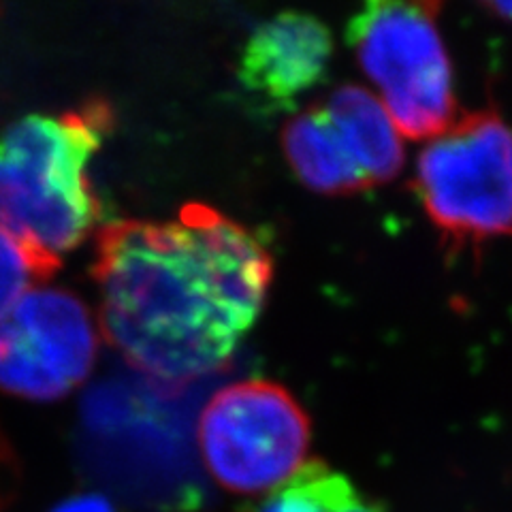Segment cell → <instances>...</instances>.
<instances>
[{
    "label": "cell",
    "instance_id": "obj_15",
    "mask_svg": "<svg viewBox=\"0 0 512 512\" xmlns=\"http://www.w3.org/2000/svg\"><path fill=\"white\" fill-rule=\"evenodd\" d=\"M487 9H489L491 13L498 15V18L512 20V3H489Z\"/></svg>",
    "mask_w": 512,
    "mask_h": 512
},
{
    "label": "cell",
    "instance_id": "obj_1",
    "mask_svg": "<svg viewBox=\"0 0 512 512\" xmlns=\"http://www.w3.org/2000/svg\"><path fill=\"white\" fill-rule=\"evenodd\" d=\"M101 325L137 372L186 382L227 363L259 318L274 265L242 224L190 203L175 220H122L99 235Z\"/></svg>",
    "mask_w": 512,
    "mask_h": 512
},
{
    "label": "cell",
    "instance_id": "obj_5",
    "mask_svg": "<svg viewBox=\"0 0 512 512\" xmlns=\"http://www.w3.org/2000/svg\"><path fill=\"white\" fill-rule=\"evenodd\" d=\"M310 436V419L297 399L267 380L220 389L197 427L207 472L235 495H261L284 485L306 463Z\"/></svg>",
    "mask_w": 512,
    "mask_h": 512
},
{
    "label": "cell",
    "instance_id": "obj_6",
    "mask_svg": "<svg viewBox=\"0 0 512 512\" xmlns=\"http://www.w3.org/2000/svg\"><path fill=\"white\" fill-rule=\"evenodd\" d=\"M96 346L82 301L58 288H30L0 323V391L54 402L88 378Z\"/></svg>",
    "mask_w": 512,
    "mask_h": 512
},
{
    "label": "cell",
    "instance_id": "obj_11",
    "mask_svg": "<svg viewBox=\"0 0 512 512\" xmlns=\"http://www.w3.org/2000/svg\"><path fill=\"white\" fill-rule=\"evenodd\" d=\"M41 280L45 278L30 256L13 239L0 233V323L30 291V284Z\"/></svg>",
    "mask_w": 512,
    "mask_h": 512
},
{
    "label": "cell",
    "instance_id": "obj_2",
    "mask_svg": "<svg viewBox=\"0 0 512 512\" xmlns=\"http://www.w3.org/2000/svg\"><path fill=\"white\" fill-rule=\"evenodd\" d=\"M111 124V107L88 101L60 116H26L0 135V233L45 280L101 220L90 163Z\"/></svg>",
    "mask_w": 512,
    "mask_h": 512
},
{
    "label": "cell",
    "instance_id": "obj_8",
    "mask_svg": "<svg viewBox=\"0 0 512 512\" xmlns=\"http://www.w3.org/2000/svg\"><path fill=\"white\" fill-rule=\"evenodd\" d=\"M325 109L346 150L372 186L389 182L402 171V133L374 92L346 84L331 92Z\"/></svg>",
    "mask_w": 512,
    "mask_h": 512
},
{
    "label": "cell",
    "instance_id": "obj_4",
    "mask_svg": "<svg viewBox=\"0 0 512 512\" xmlns=\"http://www.w3.org/2000/svg\"><path fill=\"white\" fill-rule=\"evenodd\" d=\"M414 186L448 244L512 237V128L495 111L455 120L427 141Z\"/></svg>",
    "mask_w": 512,
    "mask_h": 512
},
{
    "label": "cell",
    "instance_id": "obj_3",
    "mask_svg": "<svg viewBox=\"0 0 512 512\" xmlns=\"http://www.w3.org/2000/svg\"><path fill=\"white\" fill-rule=\"evenodd\" d=\"M436 3L374 0L352 15L346 39L380 90L397 131L434 139L457 120L453 67L438 28Z\"/></svg>",
    "mask_w": 512,
    "mask_h": 512
},
{
    "label": "cell",
    "instance_id": "obj_14",
    "mask_svg": "<svg viewBox=\"0 0 512 512\" xmlns=\"http://www.w3.org/2000/svg\"><path fill=\"white\" fill-rule=\"evenodd\" d=\"M338 512H384V510L380 508V504L365 500L361 493H357L355 498H350Z\"/></svg>",
    "mask_w": 512,
    "mask_h": 512
},
{
    "label": "cell",
    "instance_id": "obj_13",
    "mask_svg": "<svg viewBox=\"0 0 512 512\" xmlns=\"http://www.w3.org/2000/svg\"><path fill=\"white\" fill-rule=\"evenodd\" d=\"M15 478V463H13V455L11 448L5 442L3 434H0V508L5 506L7 498H9V487Z\"/></svg>",
    "mask_w": 512,
    "mask_h": 512
},
{
    "label": "cell",
    "instance_id": "obj_10",
    "mask_svg": "<svg viewBox=\"0 0 512 512\" xmlns=\"http://www.w3.org/2000/svg\"><path fill=\"white\" fill-rule=\"evenodd\" d=\"M357 493L346 476L314 459L271 491L259 512H338Z\"/></svg>",
    "mask_w": 512,
    "mask_h": 512
},
{
    "label": "cell",
    "instance_id": "obj_7",
    "mask_svg": "<svg viewBox=\"0 0 512 512\" xmlns=\"http://www.w3.org/2000/svg\"><path fill=\"white\" fill-rule=\"evenodd\" d=\"M331 54L333 39L323 22L310 13L284 11L252 32L237 79L259 101L284 109L323 82Z\"/></svg>",
    "mask_w": 512,
    "mask_h": 512
},
{
    "label": "cell",
    "instance_id": "obj_12",
    "mask_svg": "<svg viewBox=\"0 0 512 512\" xmlns=\"http://www.w3.org/2000/svg\"><path fill=\"white\" fill-rule=\"evenodd\" d=\"M52 512H118V510L107 498H103V495L82 493L60 502Z\"/></svg>",
    "mask_w": 512,
    "mask_h": 512
},
{
    "label": "cell",
    "instance_id": "obj_9",
    "mask_svg": "<svg viewBox=\"0 0 512 512\" xmlns=\"http://www.w3.org/2000/svg\"><path fill=\"white\" fill-rule=\"evenodd\" d=\"M282 146L299 182L323 195H352L372 188L333 126L325 105L312 107L284 126Z\"/></svg>",
    "mask_w": 512,
    "mask_h": 512
}]
</instances>
